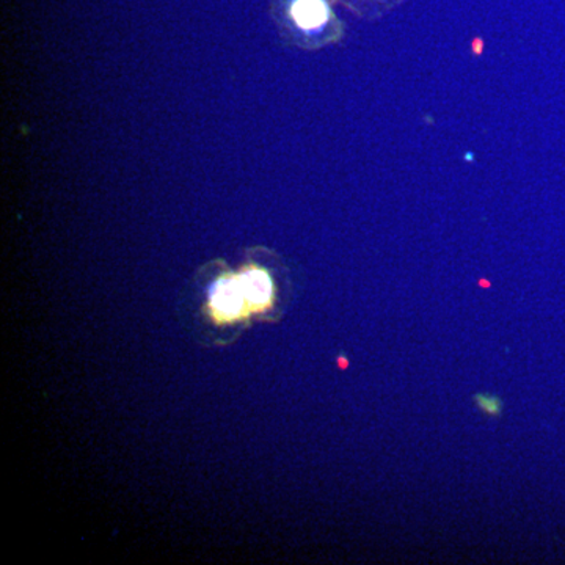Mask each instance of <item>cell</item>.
I'll return each mask as SVG.
<instances>
[{
    "label": "cell",
    "mask_w": 565,
    "mask_h": 565,
    "mask_svg": "<svg viewBox=\"0 0 565 565\" xmlns=\"http://www.w3.org/2000/svg\"><path fill=\"white\" fill-rule=\"evenodd\" d=\"M282 14L291 31L307 44L340 36V22L329 0H282Z\"/></svg>",
    "instance_id": "6da1fadb"
},
{
    "label": "cell",
    "mask_w": 565,
    "mask_h": 565,
    "mask_svg": "<svg viewBox=\"0 0 565 565\" xmlns=\"http://www.w3.org/2000/svg\"><path fill=\"white\" fill-rule=\"evenodd\" d=\"M211 313L217 322H233L250 313L239 275L215 282L210 297Z\"/></svg>",
    "instance_id": "7a4b0ae2"
},
{
    "label": "cell",
    "mask_w": 565,
    "mask_h": 565,
    "mask_svg": "<svg viewBox=\"0 0 565 565\" xmlns=\"http://www.w3.org/2000/svg\"><path fill=\"white\" fill-rule=\"evenodd\" d=\"M239 280L250 313H262L273 307L275 285L269 270L263 269V267H250L239 275Z\"/></svg>",
    "instance_id": "3957f363"
},
{
    "label": "cell",
    "mask_w": 565,
    "mask_h": 565,
    "mask_svg": "<svg viewBox=\"0 0 565 565\" xmlns=\"http://www.w3.org/2000/svg\"><path fill=\"white\" fill-rule=\"evenodd\" d=\"M407 0H345L349 7L355 11L359 17L366 20H379L386 14L399 9Z\"/></svg>",
    "instance_id": "277c9868"
},
{
    "label": "cell",
    "mask_w": 565,
    "mask_h": 565,
    "mask_svg": "<svg viewBox=\"0 0 565 565\" xmlns=\"http://www.w3.org/2000/svg\"><path fill=\"white\" fill-rule=\"evenodd\" d=\"M473 399L479 412H482L486 416H490V418H497V416H501V414H503V399H501L500 396H497V394L478 393L475 394Z\"/></svg>",
    "instance_id": "5b68a950"
}]
</instances>
